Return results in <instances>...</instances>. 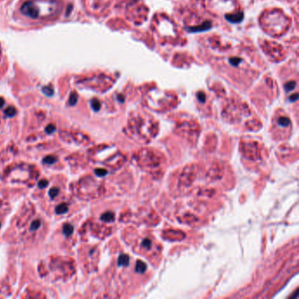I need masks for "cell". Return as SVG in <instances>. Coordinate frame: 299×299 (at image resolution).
Returning a JSON list of instances; mask_svg holds the SVG:
<instances>
[{"label":"cell","instance_id":"obj_17","mask_svg":"<svg viewBox=\"0 0 299 299\" xmlns=\"http://www.w3.org/2000/svg\"><path fill=\"white\" fill-rule=\"evenodd\" d=\"M240 62H241V59H240V58H236V57L231 58V59L229 60V62L231 63V65H233V66H234V67L238 66L239 63Z\"/></svg>","mask_w":299,"mask_h":299},{"label":"cell","instance_id":"obj_14","mask_svg":"<svg viewBox=\"0 0 299 299\" xmlns=\"http://www.w3.org/2000/svg\"><path fill=\"white\" fill-rule=\"evenodd\" d=\"M42 91H43L47 96H52L53 94H54V90H53V88H52L51 86L43 87Z\"/></svg>","mask_w":299,"mask_h":299},{"label":"cell","instance_id":"obj_15","mask_svg":"<svg viewBox=\"0 0 299 299\" xmlns=\"http://www.w3.org/2000/svg\"><path fill=\"white\" fill-rule=\"evenodd\" d=\"M59 193V189L58 188H52L49 190V196L51 197V198H55Z\"/></svg>","mask_w":299,"mask_h":299},{"label":"cell","instance_id":"obj_2","mask_svg":"<svg viewBox=\"0 0 299 299\" xmlns=\"http://www.w3.org/2000/svg\"><path fill=\"white\" fill-rule=\"evenodd\" d=\"M210 28H212V23H210V21H205L202 25H199L197 26H192V27H188L187 31L189 32H200L207 31Z\"/></svg>","mask_w":299,"mask_h":299},{"label":"cell","instance_id":"obj_13","mask_svg":"<svg viewBox=\"0 0 299 299\" xmlns=\"http://www.w3.org/2000/svg\"><path fill=\"white\" fill-rule=\"evenodd\" d=\"M5 115L8 116V117H13V116L16 114V109H15L13 106H9V107L5 110Z\"/></svg>","mask_w":299,"mask_h":299},{"label":"cell","instance_id":"obj_12","mask_svg":"<svg viewBox=\"0 0 299 299\" xmlns=\"http://www.w3.org/2000/svg\"><path fill=\"white\" fill-rule=\"evenodd\" d=\"M56 162V158L55 156H47L43 159V162L47 164H53Z\"/></svg>","mask_w":299,"mask_h":299},{"label":"cell","instance_id":"obj_24","mask_svg":"<svg viewBox=\"0 0 299 299\" xmlns=\"http://www.w3.org/2000/svg\"><path fill=\"white\" fill-rule=\"evenodd\" d=\"M297 97H298V95L297 94H294V95L290 97V101H296L297 99Z\"/></svg>","mask_w":299,"mask_h":299},{"label":"cell","instance_id":"obj_25","mask_svg":"<svg viewBox=\"0 0 299 299\" xmlns=\"http://www.w3.org/2000/svg\"><path fill=\"white\" fill-rule=\"evenodd\" d=\"M4 104H5V100H4V98L0 97V109H1V108L4 106Z\"/></svg>","mask_w":299,"mask_h":299},{"label":"cell","instance_id":"obj_21","mask_svg":"<svg viewBox=\"0 0 299 299\" xmlns=\"http://www.w3.org/2000/svg\"><path fill=\"white\" fill-rule=\"evenodd\" d=\"M96 174L97 175H100V177H103V175H106V170H104V169H101V168H99V169H96Z\"/></svg>","mask_w":299,"mask_h":299},{"label":"cell","instance_id":"obj_11","mask_svg":"<svg viewBox=\"0 0 299 299\" xmlns=\"http://www.w3.org/2000/svg\"><path fill=\"white\" fill-rule=\"evenodd\" d=\"M77 94L75 92V91H73L72 93H71V95H70V97H69V104L70 105H75L76 103V102H77Z\"/></svg>","mask_w":299,"mask_h":299},{"label":"cell","instance_id":"obj_18","mask_svg":"<svg viewBox=\"0 0 299 299\" xmlns=\"http://www.w3.org/2000/svg\"><path fill=\"white\" fill-rule=\"evenodd\" d=\"M55 131V126L54 125H52V124L48 125V126L46 127V132H47V133H53Z\"/></svg>","mask_w":299,"mask_h":299},{"label":"cell","instance_id":"obj_3","mask_svg":"<svg viewBox=\"0 0 299 299\" xmlns=\"http://www.w3.org/2000/svg\"><path fill=\"white\" fill-rule=\"evenodd\" d=\"M225 19L231 23H239L244 19V13L242 12H239L234 14H226Z\"/></svg>","mask_w":299,"mask_h":299},{"label":"cell","instance_id":"obj_6","mask_svg":"<svg viewBox=\"0 0 299 299\" xmlns=\"http://www.w3.org/2000/svg\"><path fill=\"white\" fill-rule=\"evenodd\" d=\"M101 219L105 221V222H111V221H113L114 220V215L113 213L112 212H106V213H103L101 217Z\"/></svg>","mask_w":299,"mask_h":299},{"label":"cell","instance_id":"obj_1","mask_svg":"<svg viewBox=\"0 0 299 299\" xmlns=\"http://www.w3.org/2000/svg\"><path fill=\"white\" fill-rule=\"evenodd\" d=\"M22 12L31 18H37L39 15V10L32 2H27L22 6Z\"/></svg>","mask_w":299,"mask_h":299},{"label":"cell","instance_id":"obj_26","mask_svg":"<svg viewBox=\"0 0 299 299\" xmlns=\"http://www.w3.org/2000/svg\"><path fill=\"white\" fill-rule=\"evenodd\" d=\"M0 227H1V224H0Z\"/></svg>","mask_w":299,"mask_h":299},{"label":"cell","instance_id":"obj_4","mask_svg":"<svg viewBox=\"0 0 299 299\" xmlns=\"http://www.w3.org/2000/svg\"><path fill=\"white\" fill-rule=\"evenodd\" d=\"M73 231H74V227L73 225H71L70 224H66L64 226H63V234H65L66 236H70L72 233H73Z\"/></svg>","mask_w":299,"mask_h":299},{"label":"cell","instance_id":"obj_9","mask_svg":"<svg viewBox=\"0 0 299 299\" xmlns=\"http://www.w3.org/2000/svg\"><path fill=\"white\" fill-rule=\"evenodd\" d=\"M91 107H92V109H93L95 112H97V111L100 110L101 103H100V102H99L97 98L92 99V101H91Z\"/></svg>","mask_w":299,"mask_h":299},{"label":"cell","instance_id":"obj_19","mask_svg":"<svg viewBox=\"0 0 299 299\" xmlns=\"http://www.w3.org/2000/svg\"><path fill=\"white\" fill-rule=\"evenodd\" d=\"M151 241L148 239H146L143 242H142V247L145 248H149L151 247Z\"/></svg>","mask_w":299,"mask_h":299},{"label":"cell","instance_id":"obj_8","mask_svg":"<svg viewBox=\"0 0 299 299\" xmlns=\"http://www.w3.org/2000/svg\"><path fill=\"white\" fill-rule=\"evenodd\" d=\"M118 265L120 266H123V265H127L129 263V258L127 255H121L119 258H118Z\"/></svg>","mask_w":299,"mask_h":299},{"label":"cell","instance_id":"obj_23","mask_svg":"<svg viewBox=\"0 0 299 299\" xmlns=\"http://www.w3.org/2000/svg\"><path fill=\"white\" fill-rule=\"evenodd\" d=\"M48 184V182L46 181V180H41L40 183H39V187L40 188H46Z\"/></svg>","mask_w":299,"mask_h":299},{"label":"cell","instance_id":"obj_20","mask_svg":"<svg viewBox=\"0 0 299 299\" xmlns=\"http://www.w3.org/2000/svg\"><path fill=\"white\" fill-rule=\"evenodd\" d=\"M137 266H139V272H143L145 269H146V266L144 265V263L143 262H141V261H139V264H138V263H137Z\"/></svg>","mask_w":299,"mask_h":299},{"label":"cell","instance_id":"obj_16","mask_svg":"<svg viewBox=\"0 0 299 299\" xmlns=\"http://www.w3.org/2000/svg\"><path fill=\"white\" fill-rule=\"evenodd\" d=\"M40 226H41V221H40L39 219L34 220V221L32 223V225H31V230H32V231H34V230L38 229V228H39Z\"/></svg>","mask_w":299,"mask_h":299},{"label":"cell","instance_id":"obj_22","mask_svg":"<svg viewBox=\"0 0 299 299\" xmlns=\"http://www.w3.org/2000/svg\"><path fill=\"white\" fill-rule=\"evenodd\" d=\"M198 98L199 99V101H201L202 103H204L205 101V95L203 92H199L198 94Z\"/></svg>","mask_w":299,"mask_h":299},{"label":"cell","instance_id":"obj_7","mask_svg":"<svg viewBox=\"0 0 299 299\" xmlns=\"http://www.w3.org/2000/svg\"><path fill=\"white\" fill-rule=\"evenodd\" d=\"M278 124L281 126H288L290 124V119L288 118H286V117H282V118H280L279 119H278Z\"/></svg>","mask_w":299,"mask_h":299},{"label":"cell","instance_id":"obj_5","mask_svg":"<svg viewBox=\"0 0 299 299\" xmlns=\"http://www.w3.org/2000/svg\"><path fill=\"white\" fill-rule=\"evenodd\" d=\"M68 210V205L66 204H59L56 209H55V212L57 214H64L66 213L67 212Z\"/></svg>","mask_w":299,"mask_h":299},{"label":"cell","instance_id":"obj_10","mask_svg":"<svg viewBox=\"0 0 299 299\" xmlns=\"http://www.w3.org/2000/svg\"><path fill=\"white\" fill-rule=\"evenodd\" d=\"M295 87H296V82L290 81V82H288V83L285 84L284 89H285V91H286L287 92H289V91H291L292 90H294Z\"/></svg>","mask_w":299,"mask_h":299}]
</instances>
